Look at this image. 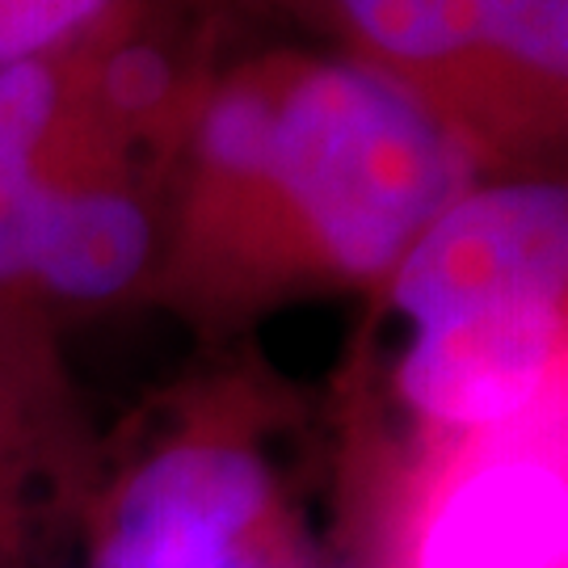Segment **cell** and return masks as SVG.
<instances>
[{
    "label": "cell",
    "instance_id": "obj_1",
    "mask_svg": "<svg viewBox=\"0 0 568 568\" xmlns=\"http://www.w3.org/2000/svg\"><path fill=\"white\" fill-rule=\"evenodd\" d=\"M173 164L161 270L215 316L379 286L480 178L422 105L337 51H270L211 77Z\"/></svg>",
    "mask_w": 568,
    "mask_h": 568
},
{
    "label": "cell",
    "instance_id": "obj_2",
    "mask_svg": "<svg viewBox=\"0 0 568 568\" xmlns=\"http://www.w3.org/2000/svg\"><path fill=\"white\" fill-rule=\"evenodd\" d=\"M480 178L568 173V0H304Z\"/></svg>",
    "mask_w": 568,
    "mask_h": 568
},
{
    "label": "cell",
    "instance_id": "obj_3",
    "mask_svg": "<svg viewBox=\"0 0 568 568\" xmlns=\"http://www.w3.org/2000/svg\"><path fill=\"white\" fill-rule=\"evenodd\" d=\"M379 291L400 333L493 307H568V173L476 178Z\"/></svg>",
    "mask_w": 568,
    "mask_h": 568
},
{
    "label": "cell",
    "instance_id": "obj_4",
    "mask_svg": "<svg viewBox=\"0 0 568 568\" xmlns=\"http://www.w3.org/2000/svg\"><path fill=\"white\" fill-rule=\"evenodd\" d=\"M405 568H568V366L523 422L438 455Z\"/></svg>",
    "mask_w": 568,
    "mask_h": 568
},
{
    "label": "cell",
    "instance_id": "obj_5",
    "mask_svg": "<svg viewBox=\"0 0 568 568\" xmlns=\"http://www.w3.org/2000/svg\"><path fill=\"white\" fill-rule=\"evenodd\" d=\"M274 476L224 434H190L131 467L110 497L98 568H265Z\"/></svg>",
    "mask_w": 568,
    "mask_h": 568
},
{
    "label": "cell",
    "instance_id": "obj_6",
    "mask_svg": "<svg viewBox=\"0 0 568 568\" xmlns=\"http://www.w3.org/2000/svg\"><path fill=\"white\" fill-rule=\"evenodd\" d=\"M568 366V307H493L405 328L392 387L443 450L544 405Z\"/></svg>",
    "mask_w": 568,
    "mask_h": 568
},
{
    "label": "cell",
    "instance_id": "obj_7",
    "mask_svg": "<svg viewBox=\"0 0 568 568\" xmlns=\"http://www.w3.org/2000/svg\"><path fill=\"white\" fill-rule=\"evenodd\" d=\"M161 215L131 169L81 178L51 173L30 232L26 286L60 304H110L161 265Z\"/></svg>",
    "mask_w": 568,
    "mask_h": 568
},
{
    "label": "cell",
    "instance_id": "obj_8",
    "mask_svg": "<svg viewBox=\"0 0 568 568\" xmlns=\"http://www.w3.org/2000/svg\"><path fill=\"white\" fill-rule=\"evenodd\" d=\"M68 392L39 312L0 295V568H34L55 488L68 480Z\"/></svg>",
    "mask_w": 568,
    "mask_h": 568
},
{
    "label": "cell",
    "instance_id": "obj_9",
    "mask_svg": "<svg viewBox=\"0 0 568 568\" xmlns=\"http://www.w3.org/2000/svg\"><path fill=\"white\" fill-rule=\"evenodd\" d=\"M77 51L84 63L68 77L72 126L114 161H131L143 143H164L173 156L211 81L182 30L143 26L131 9Z\"/></svg>",
    "mask_w": 568,
    "mask_h": 568
},
{
    "label": "cell",
    "instance_id": "obj_10",
    "mask_svg": "<svg viewBox=\"0 0 568 568\" xmlns=\"http://www.w3.org/2000/svg\"><path fill=\"white\" fill-rule=\"evenodd\" d=\"M68 126V68L26 60L0 68V295H21L42 190Z\"/></svg>",
    "mask_w": 568,
    "mask_h": 568
},
{
    "label": "cell",
    "instance_id": "obj_11",
    "mask_svg": "<svg viewBox=\"0 0 568 568\" xmlns=\"http://www.w3.org/2000/svg\"><path fill=\"white\" fill-rule=\"evenodd\" d=\"M135 0H0V68L26 60H60L98 39Z\"/></svg>",
    "mask_w": 568,
    "mask_h": 568
}]
</instances>
